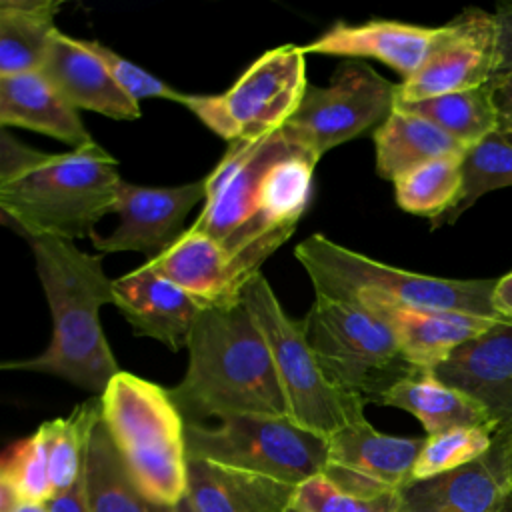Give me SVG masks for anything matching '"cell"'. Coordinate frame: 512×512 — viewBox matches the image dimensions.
<instances>
[{
	"label": "cell",
	"instance_id": "obj_46",
	"mask_svg": "<svg viewBox=\"0 0 512 512\" xmlns=\"http://www.w3.org/2000/svg\"><path fill=\"white\" fill-rule=\"evenodd\" d=\"M176 512H192V510H190V506L186 504V500H182V502L176 506Z\"/></svg>",
	"mask_w": 512,
	"mask_h": 512
},
{
	"label": "cell",
	"instance_id": "obj_8",
	"mask_svg": "<svg viewBox=\"0 0 512 512\" xmlns=\"http://www.w3.org/2000/svg\"><path fill=\"white\" fill-rule=\"evenodd\" d=\"M242 302L268 342L292 422L330 438L344 426L366 420V404L326 380L306 340L302 320H292L284 312L262 274L244 286Z\"/></svg>",
	"mask_w": 512,
	"mask_h": 512
},
{
	"label": "cell",
	"instance_id": "obj_13",
	"mask_svg": "<svg viewBox=\"0 0 512 512\" xmlns=\"http://www.w3.org/2000/svg\"><path fill=\"white\" fill-rule=\"evenodd\" d=\"M424 438L378 432L368 420L344 426L328 438L326 474L356 500L396 494L410 478Z\"/></svg>",
	"mask_w": 512,
	"mask_h": 512
},
{
	"label": "cell",
	"instance_id": "obj_10",
	"mask_svg": "<svg viewBox=\"0 0 512 512\" xmlns=\"http://www.w3.org/2000/svg\"><path fill=\"white\" fill-rule=\"evenodd\" d=\"M302 46L284 44L256 58L222 94H186L184 106L228 142L254 140L282 128L306 90Z\"/></svg>",
	"mask_w": 512,
	"mask_h": 512
},
{
	"label": "cell",
	"instance_id": "obj_18",
	"mask_svg": "<svg viewBox=\"0 0 512 512\" xmlns=\"http://www.w3.org/2000/svg\"><path fill=\"white\" fill-rule=\"evenodd\" d=\"M436 36L438 26L428 28L398 20H368L362 24L336 22L316 40L302 46V50L304 54L376 58L402 74L404 80L424 64Z\"/></svg>",
	"mask_w": 512,
	"mask_h": 512
},
{
	"label": "cell",
	"instance_id": "obj_22",
	"mask_svg": "<svg viewBox=\"0 0 512 512\" xmlns=\"http://www.w3.org/2000/svg\"><path fill=\"white\" fill-rule=\"evenodd\" d=\"M0 126L48 134L72 144V150L94 142L78 110L40 70L0 76Z\"/></svg>",
	"mask_w": 512,
	"mask_h": 512
},
{
	"label": "cell",
	"instance_id": "obj_28",
	"mask_svg": "<svg viewBox=\"0 0 512 512\" xmlns=\"http://www.w3.org/2000/svg\"><path fill=\"white\" fill-rule=\"evenodd\" d=\"M394 106L430 120L466 150L498 130V112L492 100L490 82L426 100L394 102Z\"/></svg>",
	"mask_w": 512,
	"mask_h": 512
},
{
	"label": "cell",
	"instance_id": "obj_5",
	"mask_svg": "<svg viewBox=\"0 0 512 512\" xmlns=\"http://www.w3.org/2000/svg\"><path fill=\"white\" fill-rule=\"evenodd\" d=\"M316 298L364 308L394 306L500 318L492 306L496 280H456L402 270L312 234L294 248Z\"/></svg>",
	"mask_w": 512,
	"mask_h": 512
},
{
	"label": "cell",
	"instance_id": "obj_39",
	"mask_svg": "<svg viewBox=\"0 0 512 512\" xmlns=\"http://www.w3.org/2000/svg\"><path fill=\"white\" fill-rule=\"evenodd\" d=\"M46 508L48 512H90L84 474L68 490L54 494L46 502Z\"/></svg>",
	"mask_w": 512,
	"mask_h": 512
},
{
	"label": "cell",
	"instance_id": "obj_29",
	"mask_svg": "<svg viewBox=\"0 0 512 512\" xmlns=\"http://www.w3.org/2000/svg\"><path fill=\"white\" fill-rule=\"evenodd\" d=\"M464 186V154L442 156L394 180L396 204L410 214L440 218L452 210Z\"/></svg>",
	"mask_w": 512,
	"mask_h": 512
},
{
	"label": "cell",
	"instance_id": "obj_6",
	"mask_svg": "<svg viewBox=\"0 0 512 512\" xmlns=\"http://www.w3.org/2000/svg\"><path fill=\"white\" fill-rule=\"evenodd\" d=\"M102 422L132 482L156 506L176 508L186 496V422L168 390L118 372L104 392Z\"/></svg>",
	"mask_w": 512,
	"mask_h": 512
},
{
	"label": "cell",
	"instance_id": "obj_14",
	"mask_svg": "<svg viewBox=\"0 0 512 512\" xmlns=\"http://www.w3.org/2000/svg\"><path fill=\"white\" fill-rule=\"evenodd\" d=\"M206 198V178L182 186H138L122 180L114 214L120 224L108 236L94 234L96 250L122 252L136 250L148 260L162 254L184 230L188 212Z\"/></svg>",
	"mask_w": 512,
	"mask_h": 512
},
{
	"label": "cell",
	"instance_id": "obj_32",
	"mask_svg": "<svg viewBox=\"0 0 512 512\" xmlns=\"http://www.w3.org/2000/svg\"><path fill=\"white\" fill-rule=\"evenodd\" d=\"M2 480L12 488L18 502L46 504L54 496L48 468V440L42 426L4 456Z\"/></svg>",
	"mask_w": 512,
	"mask_h": 512
},
{
	"label": "cell",
	"instance_id": "obj_25",
	"mask_svg": "<svg viewBox=\"0 0 512 512\" xmlns=\"http://www.w3.org/2000/svg\"><path fill=\"white\" fill-rule=\"evenodd\" d=\"M374 144L376 172L380 178L392 182L430 160L466 152L460 142L430 120L396 106L374 130Z\"/></svg>",
	"mask_w": 512,
	"mask_h": 512
},
{
	"label": "cell",
	"instance_id": "obj_3",
	"mask_svg": "<svg viewBox=\"0 0 512 512\" xmlns=\"http://www.w3.org/2000/svg\"><path fill=\"white\" fill-rule=\"evenodd\" d=\"M24 238L32 248L52 314V338L42 354L6 366L46 372L102 394L120 372L98 318L102 304H114L112 280L104 274L102 256L54 236Z\"/></svg>",
	"mask_w": 512,
	"mask_h": 512
},
{
	"label": "cell",
	"instance_id": "obj_27",
	"mask_svg": "<svg viewBox=\"0 0 512 512\" xmlns=\"http://www.w3.org/2000/svg\"><path fill=\"white\" fill-rule=\"evenodd\" d=\"M84 482L90 512H176L156 506L132 482L112 438L100 418L84 462Z\"/></svg>",
	"mask_w": 512,
	"mask_h": 512
},
{
	"label": "cell",
	"instance_id": "obj_4",
	"mask_svg": "<svg viewBox=\"0 0 512 512\" xmlns=\"http://www.w3.org/2000/svg\"><path fill=\"white\" fill-rule=\"evenodd\" d=\"M120 184L116 158L96 142L52 154L0 184V224L20 236L92 238L98 220L114 210Z\"/></svg>",
	"mask_w": 512,
	"mask_h": 512
},
{
	"label": "cell",
	"instance_id": "obj_42",
	"mask_svg": "<svg viewBox=\"0 0 512 512\" xmlns=\"http://www.w3.org/2000/svg\"><path fill=\"white\" fill-rule=\"evenodd\" d=\"M16 504H18L16 494L0 476V512H12L16 508Z\"/></svg>",
	"mask_w": 512,
	"mask_h": 512
},
{
	"label": "cell",
	"instance_id": "obj_40",
	"mask_svg": "<svg viewBox=\"0 0 512 512\" xmlns=\"http://www.w3.org/2000/svg\"><path fill=\"white\" fill-rule=\"evenodd\" d=\"M492 306L500 318L512 320V272L494 282Z\"/></svg>",
	"mask_w": 512,
	"mask_h": 512
},
{
	"label": "cell",
	"instance_id": "obj_15",
	"mask_svg": "<svg viewBox=\"0 0 512 512\" xmlns=\"http://www.w3.org/2000/svg\"><path fill=\"white\" fill-rule=\"evenodd\" d=\"M512 496L508 434H492L490 450L438 476L408 480L396 494V512H494Z\"/></svg>",
	"mask_w": 512,
	"mask_h": 512
},
{
	"label": "cell",
	"instance_id": "obj_16",
	"mask_svg": "<svg viewBox=\"0 0 512 512\" xmlns=\"http://www.w3.org/2000/svg\"><path fill=\"white\" fill-rule=\"evenodd\" d=\"M432 374L484 408L498 430L512 428V320L500 318L460 344Z\"/></svg>",
	"mask_w": 512,
	"mask_h": 512
},
{
	"label": "cell",
	"instance_id": "obj_38",
	"mask_svg": "<svg viewBox=\"0 0 512 512\" xmlns=\"http://www.w3.org/2000/svg\"><path fill=\"white\" fill-rule=\"evenodd\" d=\"M490 88L498 112V130L512 132V70L494 74L490 80Z\"/></svg>",
	"mask_w": 512,
	"mask_h": 512
},
{
	"label": "cell",
	"instance_id": "obj_41",
	"mask_svg": "<svg viewBox=\"0 0 512 512\" xmlns=\"http://www.w3.org/2000/svg\"><path fill=\"white\" fill-rule=\"evenodd\" d=\"M356 512H396L394 494L380 496V498H374V500H360Z\"/></svg>",
	"mask_w": 512,
	"mask_h": 512
},
{
	"label": "cell",
	"instance_id": "obj_35",
	"mask_svg": "<svg viewBox=\"0 0 512 512\" xmlns=\"http://www.w3.org/2000/svg\"><path fill=\"white\" fill-rule=\"evenodd\" d=\"M358 504L326 474H316L294 486L284 512H356Z\"/></svg>",
	"mask_w": 512,
	"mask_h": 512
},
{
	"label": "cell",
	"instance_id": "obj_34",
	"mask_svg": "<svg viewBox=\"0 0 512 512\" xmlns=\"http://www.w3.org/2000/svg\"><path fill=\"white\" fill-rule=\"evenodd\" d=\"M84 44V48H88L110 72V76L114 78V82L134 100L140 102L144 98H166V100H174L184 104L186 94L174 90L172 86H168L164 80L156 78L154 74L146 72L144 68H140L138 64L126 60L124 56L116 54L112 48L96 42V40H80Z\"/></svg>",
	"mask_w": 512,
	"mask_h": 512
},
{
	"label": "cell",
	"instance_id": "obj_9",
	"mask_svg": "<svg viewBox=\"0 0 512 512\" xmlns=\"http://www.w3.org/2000/svg\"><path fill=\"white\" fill-rule=\"evenodd\" d=\"M186 456L298 486L322 474L328 438L288 416H230L218 426L186 422Z\"/></svg>",
	"mask_w": 512,
	"mask_h": 512
},
{
	"label": "cell",
	"instance_id": "obj_23",
	"mask_svg": "<svg viewBox=\"0 0 512 512\" xmlns=\"http://www.w3.org/2000/svg\"><path fill=\"white\" fill-rule=\"evenodd\" d=\"M392 326L404 358L418 370H434L460 344L482 334L500 318L448 310L374 306Z\"/></svg>",
	"mask_w": 512,
	"mask_h": 512
},
{
	"label": "cell",
	"instance_id": "obj_31",
	"mask_svg": "<svg viewBox=\"0 0 512 512\" xmlns=\"http://www.w3.org/2000/svg\"><path fill=\"white\" fill-rule=\"evenodd\" d=\"M512 186V132L494 130L464 152V186L458 204L432 220V228L450 226L480 196Z\"/></svg>",
	"mask_w": 512,
	"mask_h": 512
},
{
	"label": "cell",
	"instance_id": "obj_7",
	"mask_svg": "<svg viewBox=\"0 0 512 512\" xmlns=\"http://www.w3.org/2000/svg\"><path fill=\"white\" fill-rule=\"evenodd\" d=\"M302 326L326 380L364 404H380L394 384L418 372L378 310L314 298Z\"/></svg>",
	"mask_w": 512,
	"mask_h": 512
},
{
	"label": "cell",
	"instance_id": "obj_45",
	"mask_svg": "<svg viewBox=\"0 0 512 512\" xmlns=\"http://www.w3.org/2000/svg\"><path fill=\"white\" fill-rule=\"evenodd\" d=\"M494 512H512V496H510L498 510H494Z\"/></svg>",
	"mask_w": 512,
	"mask_h": 512
},
{
	"label": "cell",
	"instance_id": "obj_43",
	"mask_svg": "<svg viewBox=\"0 0 512 512\" xmlns=\"http://www.w3.org/2000/svg\"><path fill=\"white\" fill-rule=\"evenodd\" d=\"M12 512H48L46 504H30V502H18Z\"/></svg>",
	"mask_w": 512,
	"mask_h": 512
},
{
	"label": "cell",
	"instance_id": "obj_21",
	"mask_svg": "<svg viewBox=\"0 0 512 512\" xmlns=\"http://www.w3.org/2000/svg\"><path fill=\"white\" fill-rule=\"evenodd\" d=\"M292 490L268 476L188 458L184 500L192 512H284Z\"/></svg>",
	"mask_w": 512,
	"mask_h": 512
},
{
	"label": "cell",
	"instance_id": "obj_47",
	"mask_svg": "<svg viewBox=\"0 0 512 512\" xmlns=\"http://www.w3.org/2000/svg\"><path fill=\"white\" fill-rule=\"evenodd\" d=\"M2 468H4V458H0V476H2Z\"/></svg>",
	"mask_w": 512,
	"mask_h": 512
},
{
	"label": "cell",
	"instance_id": "obj_20",
	"mask_svg": "<svg viewBox=\"0 0 512 512\" xmlns=\"http://www.w3.org/2000/svg\"><path fill=\"white\" fill-rule=\"evenodd\" d=\"M158 274L188 292L200 308L242 300L244 282L224 250L196 228L184 230L162 254L146 260Z\"/></svg>",
	"mask_w": 512,
	"mask_h": 512
},
{
	"label": "cell",
	"instance_id": "obj_2",
	"mask_svg": "<svg viewBox=\"0 0 512 512\" xmlns=\"http://www.w3.org/2000/svg\"><path fill=\"white\" fill-rule=\"evenodd\" d=\"M186 350L188 370L168 390L184 422L288 416L268 342L242 300L202 308Z\"/></svg>",
	"mask_w": 512,
	"mask_h": 512
},
{
	"label": "cell",
	"instance_id": "obj_24",
	"mask_svg": "<svg viewBox=\"0 0 512 512\" xmlns=\"http://www.w3.org/2000/svg\"><path fill=\"white\" fill-rule=\"evenodd\" d=\"M380 406H394L410 412L426 430V436L456 428H488L494 422L480 404L460 390L440 382L430 370H418L394 384L380 400Z\"/></svg>",
	"mask_w": 512,
	"mask_h": 512
},
{
	"label": "cell",
	"instance_id": "obj_1",
	"mask_svg": "<svg viewBox=\"0 0 512 512\" xmlns=\"http://www.w3.org/2000/svg\"><path fill=\"white\" fill-rule=\"evenodd\" d=\"M318 156L286 126L230 142L206 178V198L192 228L212 238L248 284L296 230L312 196Z\"/></svg>",
	"mask_w": 512,
	"mask_h": 512
},
{
	"label": "cell",
	"instance_id": "obj_26",
	"mask_svg": "<svg viewBox=\"0 0 512 512\" xmlns=\"http://www.w3.org/2000/svg\"><path fill=\"white\" fill-rule=\"evenodd\" d=\"M58 10V0H0V76L40 70Z\"/></svg>",
	"mask_w": 512,
	"mask_h": 512
},
{
	"label": "cell",
	"instance_id": "obj_30",
	"mask_svg": "<svg viewBox=\"0 0 512 512\" xmlns=\"http://www.w3.org/2000/svg\"><path fill=\"white\" fill-rule=\"evenodd\" d=\"M102 418L100 396L76 406L72 414L44 422L48 440V468L54 494L68 490L82 474L88 444Z\"/></svg>",
	"mask_w": 512,
	"mask_h": 512
},
{
	"label": "cell",
	"instance_id": "obj_33",
	"mask_svg": "<svg viewBox=\"0 0 512 512\" xmlns=\"http://www.w3.org/2000/svg\"><path fill=\"white\" fill-rule=\"evenodd\" d=\"M492 434L488 428H456L426 436L410 480L438 476L484 456L492 446Z\"/></svg>",
	"mask_w": 512,
	"mask_h": 512
},
{
	"label": "cell",
	"instance_id": "obj_37",
	"mask_svg": "<svg viewBox=\"0 0 512 512\" xmlns=\"http://www.w3.org/2000/svg\"><path fill=\"white\" fill-rule=\"evenodd\" d=\"M494 74L512 70V2L498 4L494 12Z\"/></svg>",
	"mask_w": 512,
	"mask_h": 512
},
{
	"label": "cell",
	"instance_id": "obj_12",
	"mask_svg": "<svg viewBox=\"0 0 512 512\" xmlns=\"http://www.w3.org/2000/svg\"><path fill=\"white\" fill-rule=\"evenodd\" d=\"M494 36V14L480 8H466L438 26L424 64L396 84L394 102H416L488 84L494 76Z\"/></svg>",
	"mask_w": 512,
	"mask_h": 512
},
{
	"label": "cell",
	"instance_id": "obj_19",
	"mask_svg": "<svg viewBox=\"0 0 512 512\" xmlns=\"http://www.w3.org/2000/svg\"><path fill=\"white\" fill-rule=\"evenodd\" d=\"M40 72L76 108H86L114 120L140 118V106L110 76L106 66L84 44L56 32Z\"/></svg>",
	"mask_w": 512,
	"mask_h": 512
},
{
	"label": "cell",
	"instance_id": "obj_17",
	"mask_svg": "<svg viewBox=\"0 0 512 512\" xmlns=\"http://www.w3.org/2000/svg\"><path fill=\"white\" fill-rule=\"evenodd\" d=\"M114 306L136 334L154 338L170 350L188 344L200 304L180 286L158 274L148 262L112 280Z\"/></svg>",
	"mask_w": 512,
	"mask_h": 512
},
{
	"label": "cell",
	"instance_id": "obj_44",
	"mask_svg": "<svg viewBox=\"0 0 512 512\" xmlns=\"http://www.w3.org/2000/svg\"><path fill=\"white\" fill-rule=\"evenodd\" d=\"M508 434V466H510V474H512V428L506 430Z\"/></svg>",
	"mask_w": 512,
	"mask_h": 512
},
{
	"label": "cell",
	"instance_id": "obj_36",
	"mask_svg": "<svg viewBox=\"0 0 512 512\" xmlns=\"http://www.w3.org/2000/svg\"><path fill=\"white\" fill-rule=\"evenodd\" d=\"M52 154L30 148L0 126V184L10 182L44 164Z\"/></svg>",
	"mask_w": 512,
	"mask_h": 512
},
{
	"label": "cell",
	"instance_id": "obj_11",
	"mask_svg": "<svg viewBox=\"0 0 512 512\" xmlns=\"http://www.w3.org/2000/svg\"><path fill=\"white\" fill-rule=\"evenodd\" d=\"M394 100L396 84L368 64L344 60L328 86H306L298 108L284 126L322 158L364 130L378 128L394 108Z\"/></svg>",
	"mask_w": 512,
	"mask_h": 512
}]
</instances>
